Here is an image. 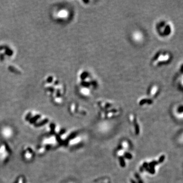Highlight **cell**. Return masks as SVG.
Instances as JSON below:
<instances>
[{"label": "cell", "mask_w": 183, "mask_h": 183, "mask_svg": "<svg viewBox=\"0 0 183 183\" xmlns=\"http://www.w3.org/2000/svg\"><path fill=\"white\" fill-rule=\"evenodd\" d=\"M53 80V77H49L48 79H47V82L48 83H51Z\"/></svg>", "instance_id": "1"}]
</instances>
